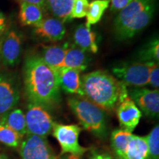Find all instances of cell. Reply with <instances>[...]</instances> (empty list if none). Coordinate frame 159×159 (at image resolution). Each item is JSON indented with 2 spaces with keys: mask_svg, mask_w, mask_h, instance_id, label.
<instances>
[{
  "mask_svg": "<svg viewBox=\"0 0 159 159\" xmlns=\"http://www.w3.org/2000/svg\"><path fill=\"white\" fill-rule=\"evenodd\" d=\"M89 62V57L86 52L74 45L68 47L61 67L75 69L83 71L87 68Z\"/></svg>",
  "mask_w": 159,
  "mask_h": 159,
  "instance_id": "cell-16",
  "label": "cell"
},
{
  "mask_svg": "<svg viewBox=\"0 0 159 159\" xmlns=\"http://www.w3.org/2000/svg\"><path fill=\"white\" fill-rule=\"evenodd\" d=\"M148 148V159H159V126L156 125L145 136Z\"/></svg>",
  "mask_w": 159,
  "mask_h": 159,
  "instance_id": "cell-26",
  "label": "cell"
},
{
  "mask_svg": "<svg viewBox=\"0 0 159 159\" xmlns=\"http://www.w3.org/2000/svg\"><path fill=\"white\" fill-rule=\"evenodd\" d=\"M23 137L5 125L0 123V142L10 148H16L21 144Z\"/></svg>",
  "mask_w": 159,
  "mask_h": 159,
  "instance_id": "cell-25",
  "label": "cell"
},
{
  "mask_svg": "<svg viewBox=\"0 0 159 159\" xmlns=\"http://www.w3.org/2000/svg\"><path fill=\"white\" fill-rule=\"evenodd\" d=\"M81 80L84 97L104 111L115 110L119 102L128 96L127 85L105 71L87 73Z\"/></svg>",
  "mask_w": 159,
  "mask_h": 159,
  "instance_id": "cell-2",
  "label": "cell"
},
{
  "mask_svg": "<svg viewBox=\"0 0 159 159\" xmlns=\"http://www.w3.org/2000/svg\"><path fill=\"white\" fill-rule=\"evenodd\" d=\"M148 85H150L155 89H158L159 87V67L158 63H153L151 67L149 75Z\"/></svg>",
  "mask_w": 159,
  "mask_h": 159,
  "instance_id": "cell-28",
  "label": "cell"
},
{
  "mask_svg": "<svg viewBox=\"0 0 159 159\" xmlns=\"http://www.w3.org/2000/svg\"><path fill=\"white\" fill-rule=\"evenodd\" d=\"M89 6V0H74L71 11V19L86 16Z\"/></svg>",
  "mask_w": 159,
  "mask_h": 159,
  "instance_id": "cell-27",
  "label": "cell"
},
{
  "mask_svg": "<svg viewBox=\"0 0 159 159\" xmlns=\"http://www.w3.org/2000/svg\"><path fill=\"white\" fill-rule=\"evenodd\" d=\"M153 62L125 63L114 67L113 74L127 86L142 88L148 85L149 75Z\"/></svg>",
  "mask_w": 159,
  "mask_h": 159,
  "instance_id": "cell-5",
  "label": "cell"
},
{
  "mask_svg": "<svg viewBox=\"0 0 159 159\" xmlns=\"http://www.w3.org/2000/svg\"><path fill=\"white\" fill-rule=\"evenodd\" d=\"M133 0H111V11L116 13L122 11Z\"/></svg>",
  "mask_w": 159,
  "mask_h": 159,
  "instance_id": "cell-29",
  "label": "cell"
},
{
  "mask_svg": "<svg viewBox=\"0 0 159 159\" xmlns=\"http://www.w3.org/2000/svg\"><path fill=\"white\" fill-rule=\"evenodd\" d=\"M130 98L134 101L141 112L150 119H156L159 114L158 89L130 88L128 89Z\"/></svg>",
  "mask_w": 159,
  "mask_h": 159,
  "instance_id": "cell-10",
  "label": "cell"
},
{
  "mask_svg": "<svg viewBox=\"0 0 159 159\" xmlns=\"http://www.w3.org/2000/svg\"><path fill=\"white\" fill-rule=\"evenodd\" d=\"M81 130L82 128L77 125L54 123L52 132L61 146V155L70 153L83 156L89 150L88 148L79 144V136Z\"/></svg>",
  "mask_w": 159,
  "mask_h": 159,
  "instance_id": "cell-7",
  "label": "cell"
},
{
  "mask_svg": "<svg viewBox=\"0 0 159 159\" xmlns=\"http://www.w3.org/2000/svg\"><path fill=\"white\" fill-rule=\"evenodd\" d=\"M68 45L42 46L41 58L47 66L56 71L62 65Z\"/></svg>",
  "mask_w": 159,
  "mask_h": 159,
  "instance_id": "cell-17",
  "label": "cell"
},
{
  "mask_svg": "<svg viewBox=\"0 0 159 159\" xmlns=\"http://www.w3.org/2000/svg\"><path fill=\"white\" fill-rule=\"evenodd\" d=\"M116 112L121 129L132 133L142 118V112L129 96L123 98L116 108Z\"/></svg>",
  "mask_w": 159,
  "mask_h": 159,
  "instance_id": "cell-12",
  "label": "cell"
},
{
  "mask_svg": "<svg viewBox=\"0 0 159 159\" xmlns=\"http://www.w3.org/2000/svg\"><path fill=\"white\" fill-rule=\"evenodd\" d=\"M0 123L5 125L22 137L27 135L25 116L21 109L15 108L6 113L0 117Z\"/></svg>",
  "mask_w": 159,
  "mask_h": 159,
  "instance_id": "cell-19",
  "label": "cell"
},
{
  "mask_svg": "<svg viewBox=\"0 0 159 159\" xmlns=\"http://www.w3.org/2000/svg\"><path fill=\"white\" fill-rule=\"evenodd\" d=\"M139 57L142 62H153L158 63L159 61V41L158 38L150 41L139 52Z\"/></svg>",
  "mask_w": 159,
  "mask_h": 159,
  "instance_id": "cell-24",
  "label": "cell"
},
{
  "mask_svg": "<svg viewBox=\"0 0 159 159\" xmlns=\"http://www.w3.org/2000/svg\"><path fill=\"white\" fill-rule=\"evenodd\" d=\"M19 146L21 159H57L54 150L44 137L27 135Z\"/></svg>",
  "mask_w": 159,
  "mask_h": 159,
  "instance_id": "cell-9",
  "label": "cell"
},
{
  "mask_svg": "<svg viewBox=\"0 0 159 159\" xmlns=\"http://www.w3.org/2000/svg\"><path fill=\"white\" fill-rule=\"evenodd\" d=\"M19 3L21 2H26V3H30V4H33L39 7H41V9L43 10V11H46V4H45V0H17Z\"/></svg>",
  "mask_w": 159,
  "mask_h": 159,
  "instance_id": "cell-31",
  "label": "cell"
},
{
  "mask_svg": "<svg viewBox=\"0 0 159 159\" xmlns=\"http://www.w3.org/2000/svg\"><path fill=\"white\" fill-rule=\"evenodd\" d=\"M59 159H83V156H76V155H73L70 153H66L61 155Z\"/></svg>",
  "mask_w": 159,
  "mask_h": 159,
  "instance_id": "cell-33",
  "label": "cell"
},
{
  "mask_svg": "<svg viewBox=\"0 0 159 159\" xmlns=\"http://www.w3.org/2000/svg\"><path fill=\"white\" fill-rule=\"evenodd\" d=\"M19 85L15 74L0 71V117L17 105L20 99Z\"/></svg>",
  "mask_w": 159,
  "mask_h": 159,
  "instance_id": "cell-8",
  "label": "cell"
},
{
  "mask_svg": "<svg viewBox=\"0 0 159 159\" xmlns=\"http://www.w3.org/2000/svg\"><path fill=\"white\" fill-rule=\"evenodd\" d=\"M56 71L61 89L67 94L84 97L80 77L81 71L66 67H61Z\"/></svg>",
  "mask_w": 159,
  "mask_h": 159,
  "instance_id": "cell-14",
  "label": "cell"
},
{
  "mask_svg": "<svg viewBox=\"0 0 159 159\" xmlns=\"http://www.w3.org/2000/svg\"><path fill=\"white\" fill-rule=\"evenodd\" d=\"M0 159H7V157H6L5 155L0 153Z\"/></svg>",
  "mask_w": 159,
  "mask_h": 159,
  "instance_id": "cell-34",
  "label": "cell"
},
{
  "mask_svg": "<svg viewBox=\"0 0 159 159\" xmlns=\"http://www.w3.org/2000/svg\"><path fill=\"white\" fill-rule=\"evenodd\" d=\"M25 92L29 102L47 110L55 108L61 101L57 71L47 66L40 55L25 60L23 68Z\"/></svg>",
  "mask_w": 159,
  "mask_h": 159,
  "instance_id": "cell-1",
  "label": "cell"
},
{
  "mask_svg": "<svg viewBox=\"0 0 159 159\" xmlns=\"http://www.w3.org/2000/svg\"><path fill=\"white\" fill-rule=\"evenodd\" d=\"M89 159H114L108 152L102 150H91L89 152Z\"/></svg>",
  "mask_w": 159,
  "mask_h": 159,
  "instance_id": "cell-30",
  "label": "cell"
},
{
  "mask_svg": "<svg viewBox=\"0 0 159 159\" xmlns=\"http://www.w3.org/2000/svg\"><path fill=\"white\" fill-rule=\"evenodd\" d=\"M22 47V40L17 31L10 30L1 40L0 59L5 66H15L19 63Z\"/></svg>",
  "mask_w": 159,
  "mask_h": 159,
  "instance_id": "cell-11",
  "label": "cell"
},
{
  "mask_svg": "<svg viewBox=\"0 0 159 159\" xmlns=\"http://www.w3.org/2000/svg\"><path fill=\"white\" fill-rule=\"evenodd\" d=\"M67 104L85 130L103 140L108 137L105 111L84 97H69Z\"/></svg>",
  "mask_w": 159,
  "mask_h": 159,
  "instance_id": "cell-4",
  "label": "cell"
},
{
  "mask_svg": "<svg viewBox=\"0 0 159 159\" xmlns=\"http://www.w3.org/2000/svg\"><path fill=\"white\" fill-rule=\"evenodd\" d=\"M123 159H148V148L145 136L133 135Z\"/></svg>",
  "mask_w": 159,
  "mask_h": 159,
  "instance_id": "cell-20",
  "label": "cell"
},
{
  "mask_svg": "<svg viewBox=\"0 0 159 159\" xmlns=\"http://www.w3.org/2000/svg\"><path fill=\"white\" fill-rule=\"evenodd\" d=\"M25 116L27 135L47 138L52 133L55 122L49 110L41 105L29 102Z\"/></svg>",
  "mask_w": 159,
  "mask_h": 159,
  "instance_id": "cell-6",
  "label": "cell"
},
{
  "mask_svg": "<svg viewBox=\"0 0 159 159\" xmlns=\"http://www.w3.org/2000/svg\"><path fill=\"white\" fill-rule=\"evenodd\" d=\"M156 0H133L119 12L114 33L119 41L131 39L149 25L156 11Z\"/></svg>",
  "mask_w": 159,
  "mask_h": 159,
  "instance_id": "cell-3",
  "label": "cell"
},
{
  "mask_svg": "<svg viewBox=\"0 0 159 159\" xmlns=\"http://www.w3.org/2000/svg\"><path fill=\"white\" fill-rule=\"evenodd\" d=\"M34 33L38 37L50 42H57L64 37V23L54 17H47L35 26Z\"/></svg>",
  "mask_w": 159,
  "mask_h": 159,
  "instance_id": "cell-13",
  "label": "cell"
},
{
  "mask_svg": "<svg viewBox=\"0 0 159 159\" xmlns=\"http://www.w3.org/2000/svg\"><path fill=\"white\" fill-rule=\"evenodd\" d=\"M43 19V10L33 4L21 2L19 13L20 23L23 26H36Z\"/></svg>",
  "mask_w": 159,
  "mask_h": 159,
  "instance_id": "cell-18",
  "label": "cell"
},
{
  "mask_svg": "<svg viewBox=\"0 0 159 159\" xmlns=\"http://www.w3.org/2000/svg\"><path fill=\"white\" fill-rule=\"evenodd\" d=\"M0 44H1V40H0Z\"/></svg>",
  "mask_w": 159,
  "mask_h": 159,
  "instance_id": "cell-35",
  "label": "cell"
},
{
  "mask_svg": "<svg viewBox=\"0 0 159 159\" xmlns=\"http://www.w3.org/2000/svg\"><path fill=\"white\" fill-rule=\"evenodd\" d=\"M111 0H94L89 3L86 15V25L88 26L98 23L102 19L105 11L108 8Z\"/></svg>",
  "mask_w": 159,
  "mask_h": 159,
  "instance_id": "cell-23",
  "label": "cell"
},
{
  "mask_svg": "<svg viewBox=\"0 0 159 159\" xmlns=\"http://www.w3.org/2000/svg\"><path fill=\"white\" fill-rule=\"evenodd\" d=\"M74 41L77 47L83 51L91 53H97L98 51L96 33L86 24L77 27L74 33Z\"/></svg>",
  "mask_w": 159,
  "mask_h": 159,
  "instance_id": "cell-15",
  "label": "cell"
},
{
  "mask_svg": "<svg viewBox=\"0 0 159 159\" xmlns=\"http://www.w3.org/2000/svg\"><path fill=\"white\" fill-rule=\"evenodd\" d=\"M74 0H45L46 9L50 12L53 17L63 23L69 21Z\"/></svg>",
  "mask_w": 159,
  "mask_h": 159,
  "instance_id": "cell-21",
  "label": "cell"
},
{
  "mask_svg": "<svg viewBox=\"0 0 159 159\" xmlns=\"http://www.w3.org/2000/svg\"><path fill=\"white\" fill-rule=\"evenodd\" d=\"M7 29V21L5 15L0 12V33L5 31Z\"/></svg>",
  "mask_w": 159,
  "mask_h": 159,
  "instance_id": "cell-32",
  "label": "cell"
},
{
  "mask_svg": "<svg viewBox=\"0 0 159 159\" xmlns=\"http://www.w3.org/2000/svg\"><path fill=\"white\" fill-rule=\"evenodd\" d=\"M133 135L132 133L123 129H116L111 133V148L118 159H123L125 150Z\"/></svg>",
  "mask_w": 159,
  "mask_h": 159,
  "instance_id": "cell-22",
  "label": "cell"
}]
</instances>
